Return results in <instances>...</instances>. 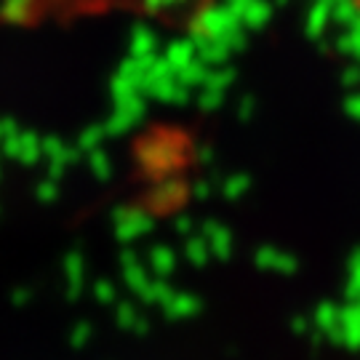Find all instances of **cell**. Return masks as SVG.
Segmentation results:
<instances>
[]
</instances>
